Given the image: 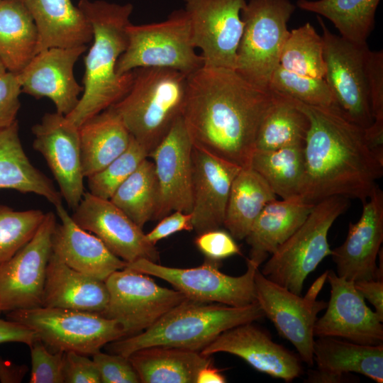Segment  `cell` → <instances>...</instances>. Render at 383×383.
I'll use <instances>...</instances> for the list:
<instances>
[{"mask_svg":"<svg viewBox=\"0 0 383 383\" xmlns=\"http://www.w3.org/2000/svg\"><path fill=\"white\" fill-rule=\"evenodd\" d=\"M272 100L235 70L203 65L187 76L182 116L194 147L243 167Z\"/></svg>","mask_w":383,"mask_h":383,"instance_id":"cell-1","label":"cell"},{"mask_svg":"<svg viewBox=\"0 0 383 383\" xmlns=\"http://www.w3.org/2000/svg\"><path fill=\"white\" fill-rule=\"evenodd\" d=\"M294 100L309 121L304 144L305 178L299 199L316 204L340 196L365 201L383 174V157L371 148L365 129L338 108Z\"/></svg>","mask_w":383,"mask_h":383,"instance_id":"cell-2","label":"cell"},{"mask_svg":"<svg viewBox=\"0 0 383 383\" xmlns=\"http://www.w3.org/2000/svg\"><path fill=\"white\" fill-rule=\"evenodd\" d=\"M78 7L93 31V43L84 57L82 96L66 116L79 127L121 100L133 84L134 70L120 75L116 65L128 45L126 28L133 7L129 3L89 0H80Z\"/></svg>","mask_w":383,"mask_h":383,"instance_id":"cell-3","label":"cell"},{"mask_svg":"<svg viewBox=\"0 0 383 383\" xmlns=\"http://www.w3.org/2000/svg\"><path fill=\"white\" fill-rule=\"evenodd\" d=\"M264 316L257 301L237 307L186 299L147 330L106 346L111 353L127 357L138 350L152 346L201 352L223 332Z\"/></svg>","mask_w":383,"mask_h":383,"instance_id":"cell-4","label":"cell"},{"mask_svg":"<svg viewBox=\"0 0 383 383\" xmlns=\"http://www.w3.org/2000/svg\"><path fill=\"white\" fill-rule=\"evenodd\" d=\"M187 76L167 68L134 70L130 90L110 106L148 155L182 115Z\"/></svg>","mask_w":383,"mask_h":383,"instance_id":"cell-5","label":"cell"},{"mask_svg":"<svg viewBox=\"0 0 383 383\" xmlns=\"http://www.w3.org/2000/svg\"><path fill=\"white\" fill-rule=\"evenodd\" d=\"M348 206V198L340 196L316 203L302 225L271 255L260 271L262 274L301 295L306 278L331 255L328 242L329 230Z\"/></svg>","mask_w":383,"mask_h":383,"instance_id":"cell-6","label":"cell"},{"mask_svg":"<svg viewBox=\"0 0 383 383\" xmlns=\"http://www.w3.org/2000/svg\"><path fill=\"white\" fill-rule=\"evenodd\" d=\"M295 9L290 0H250L242 10L244 28L234 70L253 85L270 90Z\"/></svg>","mask_w":383,"mask_h":383,"instance_id":"cell-7","label":"cell"},{"mask_svg":"<svg viewBox=\"0 0 383 383\" xmlns=\"http://www.w3.org/2000/svg\"><path fill=\"white\" fill-rule=\"evenodd\" d=\"M128 45L118 60L121 75L138 68L160 67L189 75L204 65L193 45L189 16L184 9L174 11L160 22L130 23Z\"/></svg>","mask_w":383,"mask_h":383,"instance_id":"cell-8","label":"cell"},{"mask_svg":"<svg viewBox=\"0 0 383 383\" xmlns=\"http://www.w3.org/2000/svg\"><path fill=\"white\" fill-rule=\"evenodd\" d=\"M6 319L29 328L46 346L65 353L93 355L126 337L116 321L94 312L40 306L7 312Z\"/></svg>","mask_w":383,"mask_h":383,"instance_id":"cell-9","label":"cell"},{"mask_svg":"<svg viewBox=\"0 0 383 383\" xmlns=\"http://www.w3.org/2000/svg\"><path fill=\"white\" fill-rule=\"evenodd\" d=\"M219 265V261L206 258L199 267L176 268L140 259L125 267L162 279L194 301L237 307L256 302L255 274L259 266L248 259L246 272L233 277L223 273Z\"/></svg>","mask_w":383,"mask_h":383,"instance_id":"cell-10","label":"cell"},{"mask_svg":"<svg viewBox=\"0 0 383 383\" xmlns=\"http://www.w3.org/2000/svg\"><path fill=\"white\" fill-rule=\"evenodd\" d=\"M109 301L103 316L116 321L126 337L140 333L187 299L181 292L162 287L148 274L125 267L105 280Z\"/></svg>","mask_w":383,"mask_h":383,"instance_id":"cell-11","label":"cell"},{"mask_svg":"<svg viewBox=\"0 0 383 383\" xmlns=\"http://www.w3.org/2000/svg\"><path fill=\"white\" fill-rule=\"evenodd\" d=\"M322 28L324 79L336 106L348 120L364 129L373 123L365 62L369 48L331 33L318 16Z\"/></svg>","mask_w":383,"mask_h":383,"instance_id":"cell-12","label":"cell"},{"mask_svg":"<svg viewBox=\"0 0 383 383\" xmlns=\"http://www.w3.org/2000/svg\"><path fill=\"white\" fill-rule=\"evenodd\" d=\"M56 216L48 212L31 240L0 265V310L9 312L43 305Z\"/></svg>","mask_w":383,"mask_h":383,"instance_id":"cell-13","label":"cell"},{"mask_svg":"<svg viewBox=\"0 0 383 383\" xmlns=\"http://www.w3.org/2000/svg\"><path fill=\"white\" fill-rule=\"evenodd\" d=\"M192 40L204 65L235 69L245 0H184Z\"/></svg>","mask_w":383,"mask_h":383,"instance_id":"cell-14","label":"cell"},{"mask_svg":"<svg viewBox=\"0 0 383 383\" xmlns=\"http://www.w3.org/2000/svg\"><path fill=\"white\" fill-rule=\"evenodd\" d=\"M256 301L274 325L279 333L291 342L300 359L313 365V329L318 313L327 303L306 293L296 294L264 276L259 269L255 274Z\"/></svg>","mask_w":383,"mask_h":383,"instance_id":"cell-15","label":"cell"},{"mask_svg":"<svg viewBox=\"0 0 383 383\" xmlns=\"http://www.w3.org/2000/svg\"><path fill=\"white\" fill-rule=\"evenodd\" d=\"M31 131L33 148L45 160L62 198L74 210L84 194L79 127L56 111L45 113Z\"/></svg>","mask_w":383,"mask_h":383,"instance_id":"cell-16","label":"cell"},{"mask_svg":"<svg viewBox=\"0 0 383 383\" xmlns=\"http://www.w3.org/2000/svg\"><path fill=\"white\" fill-rule=\"evenodd\" d=\"M71 216L80 228L98 237L126 263L140 259L158 262L157 249L147 240L143 228L110 199L84 192Z\"/></svg>","mask_w":383,"mask_h":383,"instance_id":"cell-17","label":"cell"},{"mask_svg":"<svg viewBox=\"0 0 383 383\" xmlns=\"http://www.w3.org/2000/svg\"><path fill=\"white\" fill-rule=\"evenodd\" d=\"M192 148L181 116L148 155L152 159L159 186V202L152 220H160L174 211L192 212Z\"/></svg>","mask_w":383,"mask_h":383,"instance_id":"cell-18","label":"cell"},{"mask_svg":"<svg viewBox=\"0 0 383 383\" xmlns=\"http://www.w3.org/2000/svg\"><path fill=\"white\" fill-rule=\"evenodd\" d=\"M331 297L325 313L316 321L317 337L342 338L356 343L378 345L383 343V326L374 311L356 290L354 282L332 270L327 277Z\"/></svg>","mask_w":383,"mask_h":383,"instance_id":"cell-19","label":"cell"},{"mask_svg":"<svg viewBox=\"0 0 383 383\" xmlns=\"http://www.w3.org/2000/svg\"><path fill=\"white\" fill-rule=\"evenodd\" d=\"M86 45L68 48H52L37 53L17 74L21 92L37 99H50L56 111L69 114L79 102L83 87L76 81L73 69Z\"/></svg>","mask_w":383,"mask_h":383,"instance_id":"cell-20","label":"cell"},{"mask_svg":"<svg viewBox=\"0 0 383 383\" xmlns=\"http://www.w3.org/2000/svg\"><path fill=\"white\" fill-rule=\"evenodd\" d=\"M383 241V192L377 186L363 202L360 218L350 223L343 244L332 250L337 274L351 281L382 279L377 258Z\"/></svg>","mask_w":383,"mask_h":383,"instance_id":"cell-21","label":"cell"},{"mask_svg":"<svg viewBox=\"0 0 383 383\" xmlns=\"http://www.w3.org/2000/svg\"><path fill=\"white\" fill-rule=\"evenodd\" d=\"M200 353L206 356L216 353L236 355L256 370L287 382L303 372L299 356L274 342L269 334L253 322L223 332Z\"/></svg>","mask_w":383,"mask_h":383,"instance_id":"cell-22","label":"cell"},{"mask_svg":"<svg viewBox=\"0 0 383 383\" xmlns=\"http://www.w3.org/2000/svg\"><path fill=\"white\" fill-rule=\"evenodd\" d=\"M192 225L197 234L223 226L233 181L242 167L193 146Z\"/></svg>","mask_w":383,"mask_h":383,"instance_id":"cell-23","label":"cell"},{"mask_svg":"<svg viewBox=\"0 0 383 383\" xmlns=\"http://www.w3.org/2000/svg\"><path fill=\"white\" fill-rule=\"evenodd\" d=\"M60 223L52 235V252L70 267L105 281L126 262L112 253L95 235L80 228L62 204L55 206Z\"/></svg>","mask_w":383,"mask_h":383,"instance_id":"cell-24","label":"cell"},{"mask_svg":"<svg viewBox=\"0 0 383 383\" xmlns=\"http://www.w3.org/2000/svg\"><path fill=\"white\" fill-rule=\"evenodd\" d=\"M38 33L36 54L52 48H68L91 42V26L71 0H21Z\"/></svg>","mask_w":383,"mask_h":383,"instance_id":"cell-25","label":"cell"},{"mask_svg":"<svg viewBox=\"0 0 383 383\" xmlns=\"http://www.w3.org/2000/svg\"><path fill=\"white\" fill-rule=\"evenodd\" d=\"M108 301L105 281L70 267L52 252L47 267L42 306L101 313Z\"/></svg>","mask_w":383,"mask_h":383,"instance_id":"cell-26","label":"cell"},{"mask_svg":"<svg viewBox=\"0 0 383 383\" xmlns=\"http://www.w3.org/2000/svg\"><path fill=\"white\" fill-rule=\"evenodd\" d=\"M314 204L299 199L267 204L245 238L250 247L248 259L260 267L302 225Z\"/></svg>","mask_w":383,"mask_h":383,"instance_id":"cell-27","label":"cell"},{"mask_svg":"<svg viewBox=\"0 0 383 383\" xmlns=\"http://www.w3.org/2000/svg\"><path fill=\"white\" fill-rule=\"evenodd\" d=\"M5 189L33 193L55 206L62 203V196L52 181L36 168L26 155L17 121L0 130V190Z\"/></svg>","mask_w":383,"mask_h":383,"instance_id":"cell-28","label":"cell"},{"mask_svg":"<svg viewBox=\"0 0 383 383\" xmlns=\"http://www.w3.org/2000/svg\"><path fill=\"white\" fill-rule=\"evenodd\" d=\"M82 172L87 178L122 154L131 135L116 112L109 107L79 127Z\"/></svg>","mask_w":383,"mask_h":383,"instance_id":"cell-29","label":"cell"},{"mask_svg":"<svg viewBox=\"0 0 383 383\" xmlns=\"http://www.w3.org/2000/svg\"><path fill=\"white\" fill-rule=\"evenodd\" d=\"M200 352L167 346L138 350L128 357L143 383H196L199 371L211 363Z\"/></svg>","mask_w":383,"mask_h":383,"instance_id":"cell-30","label":"cell"},{"mask_svg":"<svg viewBox=\"0 0 383 383\" xmlns=\"http://www.w3.org/2000/svg\"><path fill=\"white\" fill-rule=\"evenodd\" d=\"M275 199L262 176L250 165L241 167L231 187L223 226L234 239H245L265 206Z\"/></svg>","mask_w":383,"mask_h":383,"instance_id":"cell-31","label":"cell"},{"mask_svg":"<svg viewBox=\"0 0 383 383\" xmlns=\"http://www.w3.org/2000/svg\"><path fill=\"white\" fill-rule=\"evenodd\" d=\"M313 361L318 369L345 374H363L377 383L383 382V344L368 345L334 337L314 340Z\"/></svg>","mask_w":383,"mask_h":383,"instance_id":"cell-32","label":"cell"},{"mask_svg":"<svg viewBox=\"0 0 383 383\" xmlns=\"http://www.w3.org/2000/svg\"><path fill=\"white\" fill-rule=\"evenodd\" d=\"M37 29L21 0H0V60L18 74L36 55Z\"/></svg>","mask_w":383,"mask_h":383,"instance_id":"cell-33","label":"cell"},{"mask_svg":"<svg viewBox=\"0 0 383 383\" xmlns=\"http://www.w3.org/2000/svg\"><path fill=\"white\" fill-rule=\"evenodd\" d=\"M304 144L255 150L252 155L250 166L282 199H299L301 194L305 178Z\"/></svg>","mask_w":383,"mask_h":383,"instance_id":"cell-34","label":"cell"},{"mask_svg":"<svg viewBox=\"0 0 383 383\" xmlns=\"http://www.w3.org/2000/svg\"><path fill=\"white\" fill-rule=\"evenodd\" d=\"M272 91L273 100L259 126L255 150H272L304 144L309 127L307 116L292 98Z\"/></svg>","mask_w":383,"mask_h":383,"instance_id":"cell-35","label":"cell"},{"mask_svg":"<svg viewBox=\"0 0 383 383\" xmlns=\"http://www.w3.org/2000/svg\"><path fill=\"white\" fill-rule=\"evenodd\" d=\"M380 0H298L300 9L321 15L332 22L342 38L360 45L374 27Z\"/></svg>","mask_w":383,"mask_h":383,"instance_id":"cell-36","label":"cell"},{"mask_svg":"<svg viewBox=\"0 0 383 383\" xmlns=\"http://www.w3.org/2000/svg\"><path fill=\"white\" fill-rule=\"evenodd\" d=\"M110 200L143 228L153 218L159 202V186L153 162L148 157L144 159Z\"/></svg>","mask_w":383,"mask_h":383,"instance_id":"cell-37","label":"cell"},{"mask_svg":"<svg viewBox=\"0 0 383 383\" xmlns=\"http://www.w3.org/2000/svg\"><path fill=\"white\" fill-rule=\"evenodd\" d=\"M279 66L300 74L324 78L323 39L310 23L289 31L281 52Z\"/></svg>","mask_w":383,"mask_h":383,"instance_id":"cell-38","label":"cell"},{"mask_svg":"<svg viewBox=\"0 0 383 383\" xmlns=\"http://www.w3.org/2000/svg\"><path fill=\"white\" fill-rule=\"evenodd\" d=\"M45 214L40 209L15 211L0 204V265L31 240Z\"/></svg>","mask_w":383,"mask_h":383,"instance_id":"cell-39","label":"cell"},{"mask_svg":"<svg viewBox=\"0 0 383 383\" xmlns=\"http://www.w3.org/2000/svg\"><path fill=\"white\" fill-rule=\"evenodd\" d=\"M268 89L307 105L338 108L324 79L288 71L279 65L272 74Z\"/></svg>","mask_w":383,"mask_h":383,"instance_id":"cell-40","label":"cell"},{"mask_svg":"<svg viewBox=\"0 0 383 383\" xmlns=\"http://www.w3.org/2000/svg\"><path fill=\"white\" fill-rule=\"evenodd\" d=\"M148 157V152L132 136L127 149L101 170L88 177L89 192L110 199L117 188Z\"/></svg>","mask_w":383,"mask_h":383,"instance_id":"cell-41","label":"cell"},{"mask_svg":"<svg viewBox=\"0 0 383 383\" xmlns=\"http://www.w3.org/2000/svg\"><path fill=\"white\" fill-rule=\"evenodd\" d=\"M372 124L365 129L370 145L383 153V52L369 49L365 62Z\"/></svg>","mask_w":383,"mask_h":383,"instance_id":"cell-42","label":"cell"},{"mask_svg":"<svg viewBox=\"0 0 383 383\" xmlns=\"http://www.w3.org/2000/svg\"><path fill=\"white\" fill-rule=\"evenodd\" d=\"M31 372L30 383H63L65 352L51 353L46 345L36 338L30 345Z\"/></svg>","mask_w":383,"mask_h":383,"instance_id":"cell-43","label":"cell"},{"mask_svg":"<svg viewBox=\"0 0 383 383\" xmlns=\"http://www.w3.org/2000/svg\"><path fill=\"white\" fill-rule=\"evenodd\" d=\"M93 360L103 383H138L139 377L128 357L101 351L94 354Z\"/></svg>","mask_w":383,"mask_h":383,"instance_id":"cell-44","label":"cell"},{"mask_svg":"<svg viewBox=\"0 0 383 383\" xmlns=\"http://www.w3.org/2000/svg\"><path fill=\"white\" fill-rule=\"evenodd\" d=\"M194 243L206 258L211 260L221 261L235 255H240V248L233 236L220 228L198 234Z\"/></svg>","mask_w":383,"mask_h":383,"instance_id":"cell-45","label":"cell"},{"mask_svg":"<svg viewBox=\"0 0 383 383\" xmlns=\"http://www.w3.org/2000/svg\"><path fill=\"white\" fill-rule=\"evenodd\" d=\"M21 87L16 74L5 72L0 75V130L16 121L21 107Z\"/></svg>","mask_w":383,"mask_h":383,"instance_id":"cell-46","label":"cell"},{"mask_svg":"<svg viewBox=\"0 0 383 383\" xmlns=\"http://www.w3.org/2000/svg\"><path fill=\"white\" fill-rule=\"evenodd\" d=\"M63 377L65 383H100L101 378L93 359L76 352L65 353Z\"/></svg>","mask_w":383,"mask_h":383,"instance_id":"cell-47","label":"cell"},{"mask_svg":"<svg viewBox=\"0 0 383 383\" xmlns=\"http://www.w3.org/2000/svg\"><path fill=\"white\" fill-rule=\"evenodd\" d=\"M192 215L181 211H174L160 219L157 226L145 233L147 240L155 245L160 240L182 231H192Z\"/></svg>","mask_w":383,"mask_h":383,"instance_id":"cell-48","label":"cell"},{"mask_svg":"<svg viewBox=\"0 0 383 383\" xmlns=\"http://www.w3.org/2000/svg\"><path fill=\"white\" fill-rule=\"evenodd\" d=\"M38 338L29 328L9 319L0 318V344L21 343L29 346Z\"/></svg>","mask_w":383,"mask_h":383,"instance_id":"cell-49","label":"cell"},{"mask_svg":"<svg viewBox=\"0 0 383 383\" xmlns=\"http://www.w3.org/2000/svg\"><path fill=\"white\" fill-rule=\"evenodd\" d=\"M360 295L374 308L375 313L383 321V282L382 279H362L354 282Z\"/></svg>","mask_w":383,"mask_h":383,"instance_id":"cell-50","label":"cell"},{"mask_svg":"<svg viewBox=\"0 0 383 383\" xmlns=\"http://www.w3.org/2000/svg\"><path fill=\"white\" fill-rule=\"evenodd\" d=\"M26 365H17L4 360L0 356V382L3 383H18L28 372Z\"/></svg>","mask_w":383,"mask_h":383,"instance_id":"cell-51","label":"cell"},{"mask_svg":"<svg viewBox=\"0 0 383 383\" xmlns=\"http://www.w3.org/2000/svg\"><path fill=\"white\" fill-rule=\"evenodd\" d=\"M334 373L332 372L317 369L309 370L305 382L311 383H339L345 382L348 379L347 375Z\"/></svg>","mask_w":383,"mask_h":383,"instance_id":"cell-52","label":"cell"},{"mask_svg":"<svg viewBox=\"0 0 383 383\" xmlns=\"http://www.w3.org/2000/svg\"><path fill=\"white\" fill-rule=\"evenodd\" d=\"M225 377L220 370L213 367L211 362L203 367L198 372L196 383H224Z\"/></svg>","mask_w":383,"mask_h":383,"instance_id":"cell-53","label":"cell"},{"mask_svg":"<svg viewBox=\"0 0 383 383\" xmlns=\"http://www.w3.org/2000/svg\"><path fill=\"white\" fill-rule=\"evenodd\" d=\"M5 72H6V70L4 65H3V63L0 60V75L1 74L4 73Z\"/></svg>","mask_w":383,"mask_h":383,"instance_id":"cell-54","label":"cell"},{"mask_svg":"<svg viewBox=\"0 0 383 383\" xmlns=\"http://www.w3.org/2000/svg\"><path fill=\"white\" fill-rule=\"evenodd\" d=\"M1 313V310H0V313Z\"/></svg>","mask_w":383,"mask_h":383,"instance_id":"cell-55","label":"cell"}]
</instances>
